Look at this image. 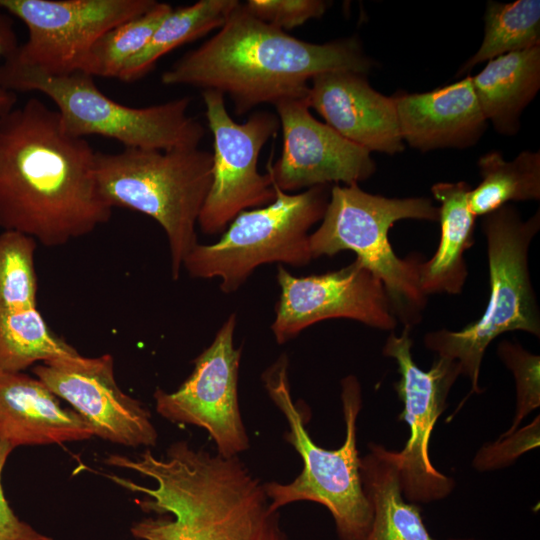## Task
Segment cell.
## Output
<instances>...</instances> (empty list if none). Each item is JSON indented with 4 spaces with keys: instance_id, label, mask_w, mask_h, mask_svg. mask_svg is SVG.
I'll return each instance as SVG.
<instances>
[{
    "instance_id": "cell-1",
    "label": "cell",
    "mask_w": 540,
    "mask_h": 540,
    "mask_svg": "<svg viewBox=\"0 0 540 540\" xmlns=\"http://www.w3.org/2000/svg\"><path fill=\"white\" fill-rule=\"evenodd\" d=\"M95 155L37 98L1 115L0 228L57 247L107 223L113 208L101 195Z\"/></svg>"
},
{
    "instance_id": "cell-2",
    "label": "cell",
    "mask_w": 540,
    "mask_h": 540,
    "mask_svg": "<svg viewBox=\"0 0 540 540\" xmlns=\"http://www.w3.org/2000/svg\"><path fill=\"white\" fill-rule=\"evenodd\" d=\"M104 462L135 471L155 485L105 475L142 494L135 503L155 513L132 524L136 540H290L264 484L238 456L224 458L188 441L170 445L164 457L145 449L133 458L109 454Z\"/></svg>"
},
{
    "instance_id": "cell-3",
    "label": "cell",
    "mask_w": 540,
    "mask_h": 540,
    "mask_svg": "<svg viewBox=\"0 0 540 540\" xmlns=\"http://www.w3.org/2000/svg\"><path fill=\"white\" fill-rule=\"evenodd\" d=\"M375 65L356 37L323 44L297 39L252 15L242 3L218 31L161 75L164 85H187L228 95L238 116L262 104L308 96L311 79Z\"/></svg>"
},
{
    "instance_id": "cell-4",
    "label": "cell",
    "mask_w": 540,
    "mask_h": 540,
    "mask_svg": "<svg viewBox=\"0 0 540 540\" xmlns=\"http://www.w3.org/2000/svg\"><path fill=\"white\" fill-rule=\"evenodd\" d=\"M265 389L287 419L285 440L302 458L301 473L290 483L264 484L270 508L297 501L323 505L331 513L340 540H363L373 518L365 495L356 445V422L362 407L361 386L349 375L341 382V400L345 421V440L338 449H325L313 442L305 429L303 412L292 400L288 378V358L281 355L262 374Z\"/></svg>"
},
{
    "instance_id": "cell-5",
    "label": "cell",
    "mask_w": 540,
    "mask_h": 540,
    "mask_svg": "<svg viewBox=\"0 0 540 540\" xmlns=\"http://www.w3.org/2000/svg\"><path fill=\"white\" fill-rule=\"evenodd\" d=\"M101 195L112 207L153 218L164 230L171 276L177 280L188 253L198 244L196 225L212 181V153L195 148L167 151L124 148L96 152Z\"/></svg>"
},
{
    "instance_id": "cell-6",
    "label": "cell",
    "mask_w": 540,
    "mask_h": 540,
    "mask_svg": "<svg viewBox=\"0 0 540 540\" xmlns=\"http://www.w3.org/2000/svg\"><path fill=\"white\" fill-rule=\"evenodd\" d=\"M403 219L437 222L439 209L423 197L387 198L363 191L358 184H335L320 226L310 234L313 259L350 250L382 283L394 314L404 327L420 319L427 296L419 283L417 256L398 257L388 239L389 229Z\"/></svg>"
},
{
    "instance_id": "cell-7",
    "label": "cell",
    "mask_w": 540,
    "mask_h": 540,
    "mask_svg": "<svg viewBox=\"0 0 540 540\" xmlns=\"http://www.w3.org/2000/svg\"><path fill=\"white\" fill-rule=\"evenodd\" d=\"M540 229V213L527 220L511 205L484 216L490 294L481 317L459 331L429 332L424 345L438 357L455 361L471 382V394L482 392L479 375L490 343L509 331L540 335V314L532 287L528 251ZM466 396L467 397L469 396Z\"/></svg>"
},
{
    "instance_id": "cell-8",
    "label": "cell",
    "mask_w": 540,
    "mask_h": 540,
    "mask_svg": "<svg viewBox=\"0 0 540 540\" xmlns=\"http://www.w3.org/2000/svg\"><path fill=\"white\" fill-rule=\"evenodd\" d=\"M0 85L10 92L38 91L56 105L65 130L77 137L99 135L125 148L167 151L198 147L205 130L188 114L191 99L134 108L100 91L94 77L83 71L44 74L9 58L0 65Z\"/></svg>"
},
{
    "instance_id": "cell-9",
    "label": "cell",
    "mask_w": 540,
    "mask_h": 540,
    "mask_svg": "<svg viewBox=\"0 0 540 540\" xmlns=\"http://www.w3.org/2000/svg\"><path fill=\"white\" fill-rule=\"evenodd\" d=\"M330 189V185H318L285 193L275 187L273 202L238 214L217 242L198 243L184 259L183 268L192 278H218L220 290L232 294L261 265L309 264L313 259L309 231L322 220Z\"/></svg>"
},
{
    "instance_id": "cell-10",
    "label": "cell",
    "mask_w": 540,
    "mask_h": 540,
    "mask_svg": "<svg viewBox=\"0 0 540 540\" xmlns=\"http://www.w3.org/2000/svg\"><path fill=\"white\" fill-rule=\"evenodd\" d=\"M205 115L213 135L212 181L198 217L204 234L226 230L241 212L274 201L276 190L268 173L258 171V158L280 123L276 113L253 112L243 123L229 115L224 95L202 91Z\"/></svg>"
},
{
    "instance_id": "cell-11",
    "label": "cell",
    "mask_w": 540,
    "mask_h": 540,
    "mask_svg": "<svg viewBox=\"0 0 540 540\" xmlns=\"http://www.w3.org/2000/svg\"><path fill=\"white\" fill-rule=\"evenodd\" d=\"M411 328L400 336L392 332L383 354L398 366L394 388L403 403L398 419L406 422L409 437L400 451H393L404 498L411 503H430L446 498L455 487L453 478L438 471L429 456V442L437 419L447 407V398L460 370L455 361L438 357L428 371L422 370L411 353Z\"/></svg>"
},
{
    "instance_id": "cell-12",
    "label": "cell",
    "mask_w": 540,
    "mask_h": 540,
    "mask_svg": "<svg viewBox=\"0 0 540 540\" xmlns=\"http://www.w3.org/2000/svg\"><path fill=\"white\" fill-rule=\"evenodd\" d=\"M154 0H0L20 19L28 39L10 58L44 74L82 71L96 40L113 27L150 10Z\"/></svg>"
},
{
    "instance_id": "cell-13",
    "label": "cell",
    "mask_w": 540,
    "mask_h": 540,
    "mask_svg": "<svg viewBox=\"0 0 540 540\" xmlns=\"http://www.w3.org/2000/svg\"><path fill=\"white\" fill-rule=\"evenodd\" d=\"M236 323L232 313L195 358L192 373L176 391L157 388L154 392L156 410L163 418L205 429L224 458L249 448L238 401L242 350L234 346Z\"/></svg>"
},
{
    "instance_id": "cell-14",
    "label": "cell",
    "mask_w": 540,
    "mask_h": 540,
    "mask_svg": "<svg viewBox=\"0 0 540 540\" xmlns=\"http://www.w3.org/2000/svg\"><path fill=\"white\" fill-rule=\"evenodd\" d=\"M276 279L280 295L270 328L278 344L328 319H351L381 330L397 325L382 283L357 260L336 271L300 277L278 265Z\"/></svg>"
},
{
    "instance_id": "cell-15",
    "label": "cell",
    "mask_w": 540,
    "mask_h": 540,
    "mask_svg": "<svg viewBox=\"0 0 540 540\" xmlns=\"http://www.w3.org/2000/svg\"><path fill=\"white\" fill-rule=\"evenodd\" d=\"M32 371L87 421L95 436L129 447L155 446L158 433L151 413L118 386L110 354H78L38 364Z\"/></svg>"
},
{
    "instance_id": "cell-16",
    "label": "cell",
    "mask_w": 540,
    "mask_h": 540,
    "mask_svg": "<svg viewBox=\"0 0 540 540\" xmlns=\"http://www.w3.org/2000/svg\"><path fill=\"white\" fill-rule=\"evenodd\" d=\"M274 107L283 145L267 173L276 188L293 193L333 182L359 185L375 173L371 153L314 118L307 97L284 99Z\"/></svg>"
},
{
    "instance_id": "cell-17",
    "label": "cell",
    "mask_w": 540,
    "mask_h": 540,
    "mask_svg": "<svg viewBox=\"0 0 540 540\" xmlns=\"http://www.w3.org/2000/svg\"><path fill=\"white\" fill-rule=\"evenodd\" d=\"M307 99L328 126L370 153L404 150L394 99L374 90L367 75L350 70L320 73L311 79Z\"/></svg>"
},
{
    "instance_id": "cell-18",
    "label": "cell",
    "mask_w": 540,
    "mask_h": 540,
    "mask_svg": "<svg viewBox=\"0 0 540 540\" xmlns=\"http://www.w3.org/2000/svg\"><path fill=\"white\" fill-rule=\"evenodd\" d=\"M393 99L403 142L422 152L471 147L487 127L471 76L429 92L397 93Z\"/></svg>"
},
{
    "instance_id": "cell-19",
    "label": "cell",
    "mask_w": 540,
    "mask_h": 540,
    "mask_svg": "<svg viewBox=\"0 0 540 540\" xmlns=\"http://www.w3.org/2000/svg\"><path fill=\"white\" fill-rule=\"evenodd\" d=\"M59 399L36 377L0 369V437L15 448L94 436L87 421Z\"/></svg>"
},
{
    "instance_id": "cell-20",
    "label": "cell",
    "mask_w": 540,
    "mask_h": 540,
    "mask_svg": "<svg viewBox=\"0 0 540 540\" xmlns=\"http://www.w3.org/2000/svg\"><path fill=\"white\" fill-rule=\"evenodd\" d=\"M480 109L494 129L511 136L540 88V45L498 56L471 76Z\"/></svg>"
},
{
    "instance_id": "cell-21",
    "label": "cell",
    "mask_w": 540,
    "mask_h": 540,
    "mask_svg": "<svg viewBox=\"0 0 540 540\" xmlns=\"http://www.w3.org/2000/svg\"><path fill=\"white\" fill-rule=\"evenodd\" d=\"M469 185L464 182H439L431 192L440 203L441 236L435 254L419 265V283L425 296L459 294L466 278L464 252L473 245L475 216L468 207Z\"/></svg>"
},
{
    "instance_id": "cell-22",
    "label": "cell",
    "mask_w": 540,
    "mask_h": 540,
    "mask_svg": "<svg viewBox=\"0 0 540 540\" xmlns=\"http://www.w3.org/2000/svg\"><path fill=\"white\" fill-rule=\"evenodd\" d=\"M360 472L373 510L372 523L363 540H436L424 524L419 506L405 501L393 451L369 444V453L361 458Z\"/></svg>"
},
{
    "instance_id": "cell-23",
    "label": "cell",
    "mask_w": 540,
    "mask_h": 540,
    "mask_svg": "<svg viewBox=\"0 0 540 540\" xmlns=\"http://www.w3.org/2000/svg\"><path fill=\"white\" fill-rule=\"evenodd\" d=\"M238 3L237 0H200L172 9L155 29L144 49L126 63L118 79L136 81L171 50L221 28Z\"/></svg>"
},
{
    "instance_id": "cell-24",
    "label": "cell",
    "mask_w": 540,
    "mask_h": 540,
    "mask_svg": "<svg viewBox=\"0 0 540 540\" xmlns=\"http://www.w3.org/2000/svg\"><path fill=\"white\" fill-rule=\"evenodd\" d=\"M477 164L482 181L468 193V207L475 217L485 216L510 201L539 200V151H522L512 161L492 151L482 155Z\"/></svg>"
},
{
    "instance_id": "cell-25",
    "label": "cell",
    "mask_w": 540,
    "mask_h": 540,
    "mask_svg": "<svg viewBox=\"0 0 540 540\" xmlns=\"http://www.w3.org/2000/svg\"><path fill=\"white\" fill-rule=\"evenodd\" d=\"M78 354L49 328L37 307L0 312V369L22 372L36 362Z\"/></svg>"
},
{
    "instance_id": "cell-26",
    "label": "cell",
    "mask_w": 540,
    "mask_h": 540,
    "mask_svg": "<svg viewBox=\"0 0 540 540\" xmlns=\"http://www.w3.org/2000/svg\"><path fill=\"white\" fill-rule=\"evenodd\" d=\"M484 23L481 46L460 68L457 76L484 61L540 45L539 0H517L511 3L488 1Z\"/></svg>"
},
{
    "instance_id": "cell-27",
    "label": "cell",
    "mask_w": 540,
    "mask_h": 540,
    "mask_svg": "<svg viewBox=\"0 0 540 540\" xmlns=\"http://www.w3.org/2000/svg\"><path fill=\"white\" fill-rule=\"evenodd\" d=\"M172 9L168 3L157 2L144 14L105 32L92 45L82 71L93 77L119 78L126 63L144 49Z\"/></svg>"
},
{
    "instance_id": "cell-28",
    "label": "cell",
    "mask_w": 540,
    "mask_h": 540,
    "mask_svg": "<svg viewBox=\"0 0 540 540\" xmlns=\"http://www.w3.org/2000/svg\"><path fill=\"white\" fill-rule=\"evenodd\" d=\"M36 248L28 235L0 233V312L37 307Z\"/></svg>"
},
{
    "instance_id": "cell-29",
    "label": "cell",
    "mask_w": 540,
    "mask_h": 540,
    "mask_svg": "<svg viewBox=\"0 0 540 540\" xmlns=\"http://www.w3.org/2000/svg\"><path fill=\"white\" fill-rule=\"evenodd\" d=\"M497 354L512 372L516 384V412L511 426L501 434L515 432L524 418L540 406V358L525 350L519 343L503 340Z\"/></svg>"
},
{
    "instance_id": "cell-30",
    "label": "cell",
    "mask_w": 540,
    "mask_h": 540,
    "mask_svg": "<svg viewBox=\"0 0 540 540\" xmlns=\"http://www.w3.org/2000/svg\"><path fill=\"white\" fill-rule=\"evenodd\" d=\"M540 417L517 429L506 437L483 445L476 453L472 465L479 472L507 467L524 453L539 447Z\"/></svg>"
},
{
    "instance_id": "cell-31",
    "label": "cell",
    "mask_w": 540,
    "mask_h": 540,
    "mask_svg": "<svg viewBox=\"0 0 540 540\" xmlns=\"http://www.w3.org/2000/svg\"><path fill=\"white\" fill-rule=\"evenodd\" d=\"M244 6L256 18L284 31L322 17L329 3L323 0H248Z\"/></svg>"
},
{
    "instance_id": "cell-32",
    "label": "cell",
    "mask_w": 540,
    "mask_h": 540,
    "mask_svg": "<svg viewBox=\"0 0 540 540\" xmlns=\"http://www.w3.org/2000/svg\"><path fill=\"white\" fill-rule=\"evenodd\" d=\"M14 447L0 437V540H52L20 520L6 500L1 485V475L6 460Z\"/></svg>"
},
{
    "instance_id": "cell-33",
    "label": "cell",
    "mask_w": 540,
    "mask_h": 540,
    "mask_svg": "<svg viewBox=\"0 0 540 540\" xmlns=\"http://www.w3.org/2000/svg\"><path fill=\"white\" fill-rule=\"evenodd\" d=\"M19 44L14 29L13 20L0 9V59L4 61L12 57L18 50ZM16 94L4 89L0 85V116L14 108Z\"/></svg>"
}]
</instances>
